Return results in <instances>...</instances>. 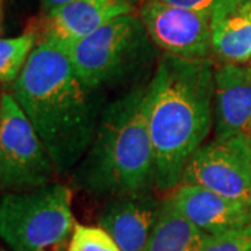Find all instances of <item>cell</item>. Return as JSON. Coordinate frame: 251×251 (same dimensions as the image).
I'll return each mask as SVG.
<instances>
[{
	"label": "cell",
	"instance_id": "6da1fadb",
	"mask_svg": "<svg viewBox=\"0 0 251 251\" xmlns=\"http://www.w3.org/2000/svg\"><path fill=\"white\" fill-rule=\"evenodd\" d=\"M215 69L209 59L166 53L145 91L153 181L162 191L181 181L191 155L214 126Z\"/></svg>",
	"mask_w": 251,
	"mask_h": 251
},
{
	"label": "cell",
	"instance_id": "7a4b0ae2",
	"mask_svg": "<svg viewBox=\"0 0 251 251\" xmlns=\"http://www.w3.org/2000/svg\"><path fill=\"white\" fill-rule=\"evenodd\" d=\"M88 92L66 48L53 39H41L13 85L59 173L74 168L94 141L98 113Z\"/></svg>",
	"mask_w": 251,
	"mask_h": 251
},
{
	"label": "cell",
	"instance_id": "3957f363",
	"mask_svg": "<svg viewBox=\"0 0 251 251\" xmlns=\"http://www.w3.org/2000/svg\"><path fill=\"white\" fill-rule=\"evenodd\" d=\"M147 88H135L103 110L87 156L75 172L94 194L126 197L153 181V151L145 108Z\"/></svg>",
	"mask_w": 251,
	"mask_h": 251
},
{
	"label": "cell",
	"instance_id": "277c9868",
	"mask_svg": "<svg viewBox=\"0 0 251 251\" xmlns=\"http://www.w3.org/2000/svg\"><path fill=\"white\" fill-rule=\"evenodd\" d=\"M74 227L72 191L64 184L7 193L0 200V237L13 251H67Z\"/></svg>",
	"mask_w": 251,
	"mask_h": 251
},
{
	"label": "cell",
	"instance_id": "5b68a950",
	"mask_svg": "<svg viewBox=\"0 0 251 251\" xmlns=\"http://www.w3.org/2000/svg\"><path fill=\"white\" fill-rule=\"evenodd\" d=\"M147 31L133 14L113 18L90 35L62 44L81 82L94 90L133 69L147 50Z\"/></svg>",
	"mask_w": 251,
	"mask_h": 251
},
{
	"label": "cell",
	"instance_id": "8992f818",
	"mask_svg": "<svg viewBox=\"0 0 251 251\" xmlns=\"http://www.w3.org/2000/svg\"><path fill=\"white\" fill-rule=\"evenodd\" d=\"M54 165L13 94H1L0 190L23 193L52 183Z\"/></svg>",
	"mask_w": 251,
	"mask_h": 251
},
{
	"label": "cell",
	"instance_id": "52a82bcc",
	"mask_svg": "<svg viewBox=\"0 0 251 251\" xmlns=\"http://www.w3.org/2000/svg\"><path fill=\"white\" fill-rule=\"evenodd\" d=\"M181 184L204 187L222 197L251 204V147L247 138L218 140L191 155Z\"/></svg>",
	"mask_w": 251,
	"mask_h": 251
},
{
	"label": "cell",
	"instance_id": "ba28073f",
	"mask_svg": "<svg viewBox=\"0 0 251 251\" xmlns=\"http://www.w3.org/2000/svg\"><path fill=\"white\" fill-rule=\"evenodd\" d=\"M140 20L153 44L166 53L197 60L212 50L211 14L175 7L161 0H148Z\"/></svg>",
	"mask_w": 251,
	"mask_h": 251
},
{
	"label": "cell",
	"instance_id": "9c48e42d",
	"mask_svg": "<svg viewBox=\"0 0 251 251\" xmlns=\"http://www.w3.org/2000/svg\"><path fill=\"white\" fill-rule=\"evenodd\" d=\"M168 200L181 215L206 234L251 225V204L229 200L200 186H176Z\"/></svg>",
	"mask_w": 251,
	"mask_h": 251
},
{
	"label": "cell",
	"instance_id": "30bf717a",
	"mask_svg": "<svg viewBox=\"0 0 251 251\" xmlns=\"http://www.w3.org/2000/svg\"><path fill=\"white\" fill-rule=\"evenodd\" d=\"M214 127L218 140L251 138V69L226 63L215 70Z\"/></svg>",
	"mask_w": 251,
	"mask_h": 251
},
{
	"label": "cell",
	"instance_id": "8fae6325",
	"mask_svg": "<svg viewBox=\"0 0 251 251\" xmlns=\"http://www.w3.org/2000/svg\"><path fill=\"white\" fill-rule=\"evenodd\" d=\"M133 0H74L46 14L42 39L70 44L90 35L113 18L131 14Z\"/></svg>",
	"mask_w": 251,
	"mask_h": 251
},
{
	"label": "cell",
	"instance_id": "7c38bea8",
	"mask_svg": "<svg viewBox=\"0 0 251 251\" xmlns=\"http://www.w3.org/2000/svg\"><path fill=\"white\" fill-rule=\"evenodd\" d=\"M161 205L145 193L116 197L99 216V227L110 234L122 251H144Z\"/></svg>",
	"mask_w": 251,
	"mask_h": 251
},
{
	"label": "cell",
	"instance_id": "4fadbf2b",
	"mask_svg": "<svg viewBox=\"0 0 251 251\" xmlns=\"http://www.w3.org/2000/svg\"><path fill=\"white\" fill-rule=\"evenodd\" d=\"M212 52L226 63L251 57V0H221L211 14Z\"/></svg>",
	"mask_w": 251,
	"mask_h": 251
},
{
	"label": "cell",
	"instance_id": "5bb4252c",
	"mask_svg": "<svg viewBox=\"0 0 251 251\" xmlns=\"http://www.w3.org/2000/svg\"><path fill=\"white\" fill-rule=\"evenodd\" d=\"M205 236L166 200L144 251H200Z\"/></svg>",
	"mask_w": 251,
	"mask_h": 251
},
{
	"label": "cell",
	"instance_id": "9a60e30c",
	"mask_svg": "<svg viewBox=\"0 0 251 251\" xmlns=\"http://www.w3.org/2000/svg\"><path fill=\"white\" fill-rule=\"evenodd\" d=\"M36 44V34L27 31L16 38L0 39V82H16Z\"/></svg>",
	"mask_w": 251,
	"mask_h": 251
},
{
	"label": "cell",
	"instance_id": "2e32d148",
	"mask_svg": "<svg viewBox=\"0 0 251 251\" xmlns=\"http://www.w3.org/2000/svg\"><path fill=\"white\" fill-rule=\"evenodd\" d=\"M67 251H122L102 227L75 225Z\"/></svg>",
	"mask_w": 251,
	"mask_h": 251
},
{
	"label": "cell",
	"instance_id": "e0dca14e",
	"mask_svg": "<svg viewBox=\"0 0 251 251\" xmlns=\"http://www.w3.org/2000/svg\"><path fill=\"white\" fill-rule=\"evenodd\" d=\"M251 225L222 233L206 234L200 251H250Z\"/></svg>",
	"mask_w": 251,
	"mask_h": 251
},
{
	"label": "cell",
	"instance_id": "ac0fdd59",
	"mask_svg": "<svg viewBox=\"0 0 251 251\" xmlns=\"http://www.w3.org/2000/svg\"><path fill=\"white\" fill-rule=\"evenodd\" d=\"M161 1L175 6V7L194 10V11H201V13H208V14H212L216 6L221 3V0H161Z\"/></svg>",
	"mask_w": 251,
	"mask_h": 251
},
{
	"label": "cell",
	"instance_id": "d6986e66",
	"mask_svg": "<svg viewBox=\"0 0 251 251\" xmlns=\"http://www.w3.org/2000/svg\"><path fill=\"white\" fill-rule=\"evenodd\" d=\"M41 1H42V10H44V13L49 14V13L54 11V10L60 9L63 6L72 3L74 0H41Z\"/></svg>",
	"mask_w": 251,
	"mask_h": 251
},
{
	"label": "cell",
	"instance_id": "ffe728a7",
	"mask_svg": "<svg viewBox=\"0 0 251 251\" xmlns=\"http://www.w3.org/2000/svg\"><path fill=\"white\" fill-rule=\"evenodd\" d=\"M0 127H1V95H0Z\"/></svg>",
	"mask_w": 251,
	"mask_h": 251
},
{
	"label": "cell",
	"instance_id": "44dd1931",
	"mask_svg": "<svg viewBox=\"0 0 251 251\" xmlns=\"http://www.w3.org/2000/svg\"><path fill=\"white\" fill-rule=\"evenodd\" d=\"M0 251H7V250H6V249H4V247H3V246L0 244Z\"/></svg>",
	"mask_w": 251,
	"mask_h": 251
},
{
	"label": "cell",
	"instance_id": "7402d4cb",
	"mask_svg": "<svg viewBox=\"0 0 251 251\" xmlns=\"http://www.w3.org/2000/svg\"><path fill=\"white\" fill-rule=\"evenodd\" d=\"M249 141H250V147H251V138H249Z\"/></svg>",
	"mask_w": 251,
	"mask_h": 251
},
{
	"label": "cell",
	"instance_id": "603a6c76",
	"mask_svg": "<svg viewBox=\"0 0 251 251\" xmlns=\"http://www.w3.org/2000/svg\"><path fill=\"white\" fill-rule=\"evenodd\" d=\"M0 32H1V25H0Z\"/></svg>",
	"mask_w": 251,
	"mask_h": 251
},
{
	"label": "cell",
	"instance_id": "cb8c5ba5",
	"mask_svg": "<svg viewBox=\"0 0 251 251\" xmlns=\"http://www.w3.org/2000/svg\"><path fill=\"white\" fill-rule=\"evenodd\" d=\"M250 251H251V250H250Z\"/></svg>",
	"mask_w": 251,
	"mask_h": 251
}]
</instances>
